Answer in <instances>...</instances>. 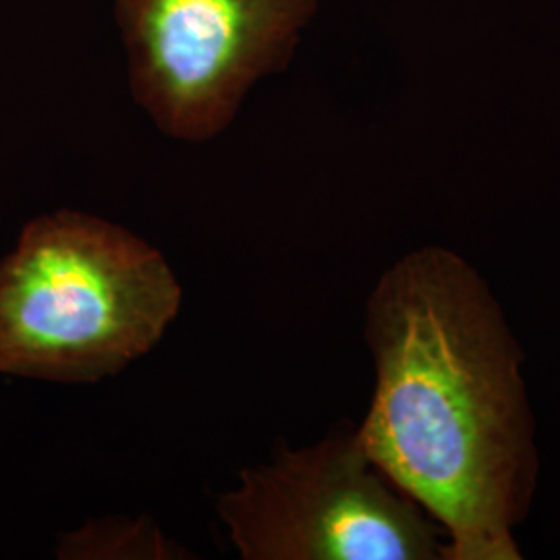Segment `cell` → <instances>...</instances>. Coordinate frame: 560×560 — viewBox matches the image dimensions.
Here are the masks:
<instances>
[{
	"label": "cell",
	"mask_w": 560,
	"mask_h": 560,
	"mask_svg": "<svg viewBox=\"0 0 560 560\" xmlns=\"http://www.w3.org/2000/svg\"><path fill=\"white\" fill-rule=\"evenodd\" d=\"M318 0H115L133 98L173 140H212L293 59Z\"/></svg>",
	"instance_id": "4"
},
{
	"label": "cell",
	"mask_w": 560,
	"mask_h": 560,
	"mask_svg": "<svg viewBox=\"0 0 560 560\" xmlns=\"http://www.w3.org/2000/svg\"><path fill=\"white\" fill-rule=\"evenodd\" d=\"M161 252L115 222L57 210L0 260V374L94 384L150 353L180 310Z\"/></svg>",
	"instance_id": "2"
},
{
	"label": "cell",
	"mask_w": 560,
	"mask_h": 560,
	"mask_svg": "<svg viewBox=\"0 0 560 560\" xmlns=\"http://www.w3.org/2000/svg\"><path fill=\"white\" fill-rule=\"evenodd\" d=\"M217 509L243 560H436L446 548L351 425L243 469Z\"/></svg>",
	"instance_id": "3"
},
{
	"label": "cell",
	"mask_w": 560,
	"mask_h": 560,
	"mask_svg": "<svg viewBox=\"0 0 560 560\" xmlns=\"http://www.w3.org/2000/svg\"><path fill=\"white\" fill-rule=\"evenodd\" d=\"M376 386L358 428L382 474L444 534V560H520L538 480L523 351L480 272L405 254L365 310Z\"/></svg>",
	"instance_id": "1"
},
{
	"label": "cell",
	"mask_w": 560,
	"mask_h": 560,
	"mask_svg": "<svg viewBox=\"0 0 560 560\" xmlns=\"http://www.w3.org/2000/svg\"><path fill=\"white\" fill-rule=\"evenodd\" d=\"M60 559H177V546L150 520H98L62 536Z\"/></svg>",
	"instance_id": "5"
}]
</instances>
